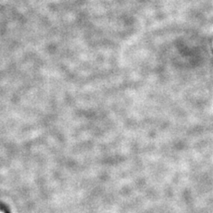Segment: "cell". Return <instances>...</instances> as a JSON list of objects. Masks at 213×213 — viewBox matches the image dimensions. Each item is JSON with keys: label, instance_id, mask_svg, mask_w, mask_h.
I'll return each instance as SVG.
<instances>
[{"label": "cell", "instance_id": "cell-1", "mask_svg": "<svg viewBox=\"0 0 213 213\" xmlns=\"http://www.w3.org/2000/svg\"><path fill=\"white\" fill-rule=\"evenodd\" d=\"M0 213H4V212H3V211H0Z\"/></svg>", "mask_w": 213, "mask_h": 213}]
</instances>
